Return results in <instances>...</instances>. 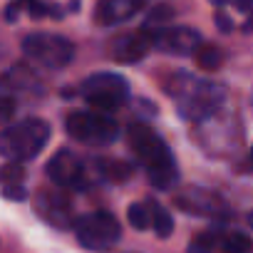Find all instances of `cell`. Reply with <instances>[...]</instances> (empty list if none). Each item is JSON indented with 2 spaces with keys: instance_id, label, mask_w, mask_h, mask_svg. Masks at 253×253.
<instances>
[{
  "instance_id": "obj_1",
  "label": "cell",
  "mask_w": 253,
  "mask_h": 253,
  "mask_svg": "<svg viewBox=\"0 0 253 253\" xmlns=\"http://www.w3.org/2000/svg\"><path fill=\"white\" fill-rule=\"evenodd\" d=\"M126 142H129L132 154L139 159L142 169L147 171L152 186L167 191L179 181V167L174 162L171 149L149 124L132 122L126 126Z\"/></svg>"
},
{
  "instance_id": "obj_2",
  "label": "cell",
  "mask_w": 253,
  "mask_h": 253,
  "mask_svg": "<svg viewBox=\"0 0 253 253\" xmlns=\"http://www.w3.org/2000/svg\"><path fill=\"white\" fill-rule=\"evenodd\" d=\"M167 94L174 99L176 112L189 119V122H206L209 117H213L223 99H226V87L209 82V80H196L189 72H174L167 84H164Z\"/></svg>"
},
{
  "instance_id": "obj_3",
  "label": "cell",
  "mask_w": 253,
  "mask_h": 253,
  "mask_svg": "<svg viewBox=\"0 0 253 253\" xmlns=\"http://www.w3.org/2000/svg\"><path fill=\"white\" fill-rule=\"evenodd\" d=\"M47 139H50V124L45 119L28 117L8 126L3 132V139H0V147H3V154L8 162L23 164V162L35 159L45 149Z\"/></svg>"
},
{
  "instance_id": "obj_4",
  "label": "cell",
  "mask_w": 253,
  "mask_h": 253,
  "mask_svg": "<svg viewBox=\"0 0 253 253\" xmlns=\"http://www.w3.org/2000/svg\"><path fill=\"white\" fill-rule=\"evenodd\" d=\"M47 176L55 186L60 189H75V191H84L92 184L102 181V169H99V159H87V157H77L70 149L57 152L50 162H47Z\"/></svg>"
},
{
  "instance_id": "obj_5",
  "label": "cell",
  "mask_w": 253,
  "mask_h": 253,
  "mask_svg": "<svg viewBox=\"0 0 253 253\" xmlns=\"http://www.w3.org/2000/svg\"><path fill=\"white\" fill-rule=\"evenodd\" d=\"M65 129L72 139L87 147H107L119 137V124L107 117V112H70L65 119Z\"/></svg>"
},
{
  "instance_id": "obj_6",
  "label": "cell",
  "mask_w": 253,
  "mask_h": 253,
  "mask_svg": "<svg viewBox=\"0 0 253 253\" xmlns=\"http://www.w3.org/2000/svg\"><path fill=\"white\" fill-rule=\"evenodd\" d=\"M80 94L94 109L114 112V109H119L126 99H129V84H126V80L122 75L99 72V75H89L80 84Z\"/></svg>"
},
{
  "instance_id": "obj_7",
  "label": "cell",
  "mask_w": 253,
  "mask_h": 253,
  "mask_svg": "<svg viewBox=\"0 0 253 253\" xmlns=\"http://www.w3.org/2000/svg\"><path fill=\"white\" fill-rule=\"evenodd\" d=\"M23 52L28 60L47 67V70H60L67 67L75 57V45L55 33H30L23 40Z\"/></svg>"
},
{
  "instance_id": "obj_8",
  "label": "cell",
  "mask_w": 253,
  "mask_h": 253,
  "mask_svg": "<svg viewBox=\"0 0 253 253\" xmlns=\"http://www.w3.org/2000/svg\"><path fill=\"white\" fill-rule=\"evenodd\" d=\"M75 233H77V241L82 248L107 251L119 241L122 226L109 211H92L75 221Z\"/></svg>"
},
{
  "instance_id": "obj_9",
  "label": "cell",
  "mask_w": 253,
  "mask_h": 253,
  "mask_svg": "<svg viewBox=\"0 0 253 253\" xmlns=\"http://www.w3.org/2000/svg\"><path fill=\"white\" fill-rule=\"evenodd\" d=\"M35 211L45 223H50L55 228H70L72 218H75L72 216V201H70L67 194L60 191V186L57 189H42L35 196Z\"/></svg>"
},
{
  "instance_id": "obj_10",
  "label": "cell",
  "mask_w": 253,
  "mask_h": 253,
  "mask_svg": "<svg viewBox=\"0 0 253 253\" xmlns=\"http://www.w3.org/2000/svg\"><path fill=\"white\" fill-rule=\"evenodd\" d=\"M152 50H154V35L147 28L134 30V33H124V35L114 38L109 45L112 60L124 62V65H134V62L144 60Z\"/></svg>"
},
{
  "instance_id": "obj_11",
  "label": "cell",
  "mask_w": 253,
  "mask_h": 253,
  "mask_svg": "<svg viewBox=\"0 0 253 253\" xmlns=\"http://www.w3.org/2000/svg\"><path fill=\"white\" fill-rule=\"evenodd\" d=\"M154 47L167 55H196V50L204 45L201 35L191 28H159L152 33Z\"/></svg>"
},
{
  "instance_id": "obj_12",
  "label": "cell",
  "mask_w": 253,
  "mask_h": 253,
  "mask_svg": "<svg viewBox=\"0 0 253 253\" xmlns=\"http://www.w3.org/2000/svg\"><path fill=\"white\" fill-rule=\"evenodd\" d=\"M176 206H181L186 213H199V216H211V218H223L228 216V204L206 189H186L184 194L176 196Z\"/></svg>"
},
{
  "instance_id": "obj_13",
  "label": "cell",
  "mask_w": 253,
  "mask_h": 253,
  "mask_svg": "<svg viewBox=\"0 0 253 253\" xmlns=\"http://www.w3.org/2000/svg\"><path fill=\"white\" fill-rule=\"evenodd\" d=\"M147 0H99L94 10V20L99 25H119L124 20L134 18Z\"/></svg>"
},
{
  "instance_id": "obj_14",
  "label": "cell",
  "mask_w": 253,
  "mask_h": 253,
  "mask_svg": "<svg viewBox=\"0 0 253 253\" xmlns=\"http://www.w3.org/2000/svg\"><path fill=\"white\" fill-rule=\"evenodd\" d=\"M3 84L5 89H15V94H30V97H38L42 94V84L40 80L35 77V72L28 67V65H15L5 77H3Z\"/></svg>"
},
{
  "instance_id": "obj_15",
  "label": "cell",
  "mask_w": 253,
  "mask_h": 253,
  "mask_svg": "<svg viewBox=\"0 0 253 253\" xmlns=\"http://www.w3.org/2000/svg\"><path fill=\"white\" fill-rule=\"evenodd\" d=\"M99 169H102V179L107 181H114V184H122L132 176V167L126 162H117V159H99Z\"/></svg>"
},
{
  "instance_id": "obj_16",
  "label": "cell",
  "mask_w": 253,
  "mask_h": 253,
  "mask_svg": "<svg viewBox=\"0 0 253 253\" xmlns=\"http://www.w3.org/2000/svg\"><path fill=\"white\" fill-rule=\"evenodd\" d=\"M152 206V228L159 238H169L171 231H174V218L169 216V211L164 206H159L157 201H149Z\"/></svg>"
},
{
  "instance_id": "obj_17",
  "label": "cell",
  "mask_w": 253,
  "mask_h": 253,
  "mask_svg": "<svg viewBox=\"0 0 253 253\" xmlns=\"http://www.w3.org/2000/svg\"><path fill=\"white\" fill-rule=\"evenodd\" d=\"M194 57H196V65H199L201 70H206V72L218 70L221 62H223V52H221L216 45H201Z\"/></svg>"
},
{
  "instance_id": "obj_18",
  "label": "cell",
  "mask_w": 253,
  "mask_h": 253,
  "mask_svg": "<svg viewBox=\"0 0 253 253\" xmlns=\"http://www.w3.org/2000/svg\"><path fill=\"white\" fill-rule=\"evenodd\" d=\"M251 248H253L251 238L246 233H238V231L221 236V243H218L221 253H251Z\"/></svg>"
},
{
  "instance_id": "obj_19",
  "label": "cell",
  "mask_w": 253,
  "mask_h": 253,
  "mask_svg": "<svg viewBox=\"0 0 253 253\" xmlns=\"http://www.w3.org/2000/svg\"><path fill=\"white\" fill-rule=\"evenodd\" d=\"M126 218H129V223L137 231H147L152 226V206H149V201L147 204H132L129 211H126Z\"/></svg>"
},
{
  "instance_id": "obj_20",
  "label": "cell",
  "mask_w": 253,
  "mask_h": 253,
  "mask_svg": "<svg viewBox=\"0 0 253 253\" xmlns=\"http://www.w3.org/2000/svg\"><path fill=\"white\" fill-rule=\"evenodd\" d=\"M218 243H221L218 231H204L189 243L186 253H213V248H218Z\"/></svg>"
},
{
  "instance_id": "obj_21",
  "label": "cell",
  "mask_w": 253,
  "mask_h": 253,
  "mask_svg": "<svg viewBox=\"0 0 253 253\" xmlns=\"http://www.w3.org/2000/svg\"><path fill=\"white\" fill-rule=\"evenodd\" d=\"M174 18V10L169 8V5H159V8H154L149 15H147V23H144V28L147 30H152L154 25H164L167 20H171Z\"/></svg>"
},
{
  "instance_id": "obj_22",
  "label": "cell",
  "mask_w": 253,
  "mask_h": 253,
  "mask_svg": "<svg viewBox=\"0 0 253 253\" xmlns=\"http://www.w3.org/2000/svg\"><path fill=\"white\" fill-rule=\"evenodd\" d=\"M3 179H5V184H23L25 171H23L20 162H8L3 169Z\"/></svg>"
},
{
  "instance_id": "obj_23",
  "label": "cell",
  "mask_w": 253,
  "mask_h": 253,
  "mask_svg": "<svg viewBox=\"0 0 253 253\" xmlns=\"http://www.w3.org/2000/svg\"><path fill=\"white\" fill-rule=\"evenodd\" d=\"M3 194H5V199H10V201H25V196H28V191H25L23 184H5V186H3Z\"/></svg>"
},
{
  "instance_id": "obj_24",
  "label": "cell",
  "mask_w": 253,
  "mask_h": 253,
  "mask_svg": "<svg viewBox=\"0 0 253 253\" xmlns=\"http://www.w3.org/2000/svg\"><path fill=\"white\" fill-rule=\"evenodd\" d=\"M213 20H216V28H218L221 33H231V28H233V25H231V18H228L226 13H216V18H213Z\"/></svg>"
},
{
  "instance_id": "obj_25",
  "label": "cell",
  "mask_w": 253,
  "mask_h": 253,
  "mask_svg": "<svg viewBox=\"0 0 253 253\" xmlns=\"http://www.w3.org/2000/svg\"><path fill=\"white\" fill-rule=\"evenodd\" d=\"M231 3H233L241 13H248V15L253 13V0H231Z\"/></svg>"
},
{
  "instance_id": "obj_26",
  "label": "cell",
  "mask_w": 253,
  "mask_h": 253,
  "mask_svg": "<svg viewBox=\"0 0 253 253\" xmlns=\"http://www.w3.org/2000/svg\"><path fill=\"white\" fill-rule=\"evenodd\" d=\"M243 30H253V13H251V15H248V23H246V25H243Z\"/></svg>"
},
{
  "instance_id": "obj_27",
  "label": "cell",
  "mask_w": 253,
  "mask_h": 253,
  "mask_svg": "<svg viewBox=\"0 0 253 253\" xmlns=\"http://www.w3.org/2000/svg\"><path fill=\"white\" fill-rule=\"evenodd\" d=\"M211 3H213V5H218V8H221V5H226V3H228V0H211Z\"/></svg>"
},
{
  "instance_id": "obj_28",
  "label": "cell",
  "mask_w": 253,
  "mask_h": 253,
  "mask_svg": "<svg viewBox=\"0 0 253 253\" xmlns=\"http://www.w3.org/2000/svg\"><path fill=\"white\" fill-rule=\"evenodd\" d=\"M248 226H251V228H253V211H251V213H248Z\"/></svg>"
},
{
  "instance_id": "obj_29",
  "label": "cell",
  "mask_w": 253,
  "mask_h": 253,
  "mask_svg": "<svg viewBox=\"0 0 253 253\" xmlns=\"http://www.w3.org/2000/svg\"><path fill=\"white\" fill-rule=\"evenodd\" d=\"M251 162H253V147H251Z\"/></svg>"
}]
</instances>
